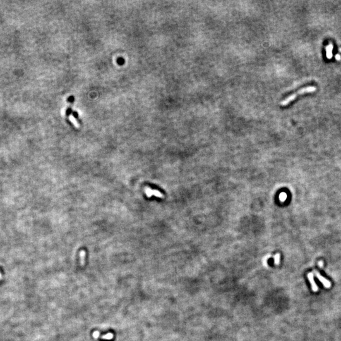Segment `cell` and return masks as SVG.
Masks as SVG:
<instances>
[{"label":"cell","mask_w":341,"mask_h":341,"mask_svg":"<svg viewBox=\"0 0 341 341\" xmlns=\"http://www.w3.org/2000/svg\"><path fill=\"white\" fill-rule=\"evenodd\" d=\"M308 280H309L310 283V284H311V285L312 291H313V292L318 291V290H319V287H318V286L316 285V283H315V280H314L313 274L311 273V272L308 273Z\"/></svg>","instance_id":"obj_4"},{"label":"cell","mask_w":341,"mask_h":341,"mask_svg":"<svg viewBox=\"0 0 341 341\" xmlns=\"http://www.w3.org/2000/svg\"><path fill=\"white\" fill-rule=\"evenodd\" d=\"M279 260H280V255L278 253L275 256V264L277 265L279 264Z\"/></svg>","instance_id":"obj_8"},{"label":"cell","mask_w":341,"mask_h":341,"mask_svg":"<svg viewBox=\"0 0 341 341\" xmlns=\"http://www.w3.org/2000/svg\"><path fill=\"white\" fill-rule=\"evenodd\" d=\"M335 59H336V60H340V59H341V57H340V55L337 54V55H336V56H335Z\"/></svg>","instance_id":"obj_10"},{"label":"cell","mask_w":341,"mask_h":341,"mask_svg":"<svg viewBox=\"0 0 341 341\" xmlns=\"http://www.w3.org/2000/svg\"><path fill=\"white\" fill-rule=\"evenodd\" d=\"M316 90V88L314 86H308V87L301 88V89L298 90L296 93H292V94L290 95L287 98H286L284 100H283V101L281 102L280 104H281V105H283V106H286V105H288L289 103L292 102L294 100H295L299 95L304 94V93H313V92H315Z\"/></svg>","instance_id":"obj_1"},{"label":"cell","mask_w":341,"mask_h":341,"mask_svg":"<svg viewBox=\"0 0 341 341\" xmlns=\"http://www.w3.org/2000/svg\"><path fill=\"white\" fill-rule=\"evenodd\" d=\"M145 194H146V195L147 196L148 198H150L152 195H154V196H156L158 198H164V195L161 192H160L159 191L157 190H152L149 186L145 187Z\"/></svg>","instance_id":"obj_2"},{"label":"cell","mask_w":341,"mask_h":341,"mask_svg":"<svg viewBox=\"0 0 341 341\" xmlns=\"http://www.w3.org/2000/svg\"><path fill=\"white\" fill-rule=\"evenodd\" d=\"M333 48H334V46L331 43H329L328 45L326 47V54H327V57L328 59H331L332 57Z\"/></svg>","instance_id":"obj_5"},{"label":"cell","mask_w":341,"mask_h":341,"mask_svg":"<svg viewBox=\"0 0 341 341\" xmlns=\"http://www.w3.org/2000/svg\"><path fill=\"white\" fill-rule=\"evenodd\" d=\"M113 334L112 333H108L101 337L102 339H105V340H111L113 339Z\"/></svg>","instance_id":"obj_7"},{"label":"cell","mask_w":341,"mask_h":341,"mask_svg":"<svg viewBox=\"0 0 341 341\" xmlns=\"http://www.w3.org/2000/svg\"><path fill=\"white\" fill-rule=\"evenodd\" d=\"M99 335H100V332H98V331L93 332V337H94L95 339H97V338L99 337Z\"/></svg>","instance_id":"obj_9"},{"label":"cell","mask_w":341,"mask_h":341,"mask_svg":"<svg viewBox=\"0 0 341 341\" xmlns=\"http://www.w3.org/2000/svg\"><path fill=\"white\" fill-rule=\"evenodd\" d=\"M85 256H86L85 251L81 250L80 252V265L81 266H84L85 265Z\"/></svg>","instance_id":"obj_6"},{"label":"cell","mask_w":341,"mask_h":341,"mask_svg":"<svg viewBox=\"0 0 341 341\" xmlns=\"http://www.w3.org/2000/svg\"><path fill=\"white\" fill-rule=\"evenodd\" d=\"M315 275H316V277L318 278L319 280L323 284L324 287H325L326 288H330L331 287V283L330 281H329L328 280H327L324 277H323L319 273V272L317 271V270H315Z\"/></svg>","instance_id":"obj_3"},{"label":"cell","mask_w":341,"mask_h":341,"mask_svg":"<svg viewBox=\"0 0 341 341\" xmlns=\"http://www.w3.org/2000/svg\"><path fill=\"white\" fill-rule=\"evenodd\" d=\"M322 265H323L322 262H319V265H320V267H322Z\"/></svg>","instance_id":"obj_11"}]
</instances>
